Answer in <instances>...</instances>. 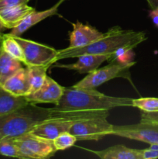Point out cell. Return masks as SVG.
I'll return each mask as SVG.
<instances>
[{
	"label": "cell",
	"instance_id": "cell-1",
	"mask_svg": "<svg viewBox=\"0 0 158 159\" xmlns=\"http://www.w3.org/2000/svg\"><path fill=\"white\" fill-rule=\"evenodd\" d=\"M133 99L110 96L94 89L65 88L57 107L66 109L74 120L102 116L105 111L116 107H132Z\"/></svg>",
	"mask_w": 158,
	"mask_h": 159
},
{
	"label": "cell",
	"instance_id": "cell-2",
	"mask_svg": "<svg viewBox=\"0 0 158 159\" xmlns=\"http://www.w3.org/2000/svg\"><path fill=\"white\" fill-rule=\"evenodd\" d=\"M147 39V35L142 31L123 30L119 26H114L105 33L101 38L88 46L59 50L54 62L77 57L82 54H112L113 57L121 55L133 50Z\"/></svg>",
	"mask_w": 158,
	"mask_h": 159
},
{
	"label": "cell",
	"instance_id": "cell-3",
	"mask_svg": "<svg viewBox=\"0 0 158 159\" xmlns=\"http://www.w3.org/2000/svg\"><path fill=\"white\" fill-rule=\"evenodd\" d=\"M49 119H56L50 108H41L29 102L23 108L0 115V139L16 138L30 132L37 124Z\"/></svg>",
	"mask_w": 158,
	"mask_h": 159
},
{
	"label": "cell",
	"instance_id": "cell-4",
	"mask_svg": "<svg viewBox=\"0 0 158 159\" xmlns=\"http://www.w3.org/2000/svg\"><path fill=\"white\" fill-rule=\"evenodd\" d=\"M21 159H47L57 152L52 140L28 132L15 138Z\"/></svg>",
	"mask_w": 158,
	"mask_h": 159
},
{
	"label": "cell",
	"instance_id": "cell-5",
	"mask_svg": "<svg viewBox=\"0 0 158 159\" xmlns=\"http://www.w3.org/2000/svg\"><path fill=\"white\" fill-rule=\"evenodd\" d=\"M136 64L132 62L112 61L109 65L88 73L80 82L73 85L74 88L94 89L105 82L116 78H124L131 82L129 69Z\"/></svg>",
	"mask_w": 158,
	"mask_h": 159
},
{
	"label": "cell",
	"instance_id": "cell-6",
	"mask_svg": "<svg viewBox=\"0 0 158 159\" xmlns=\"http://www.w3.org/2000/svg\"><path fill=\"white\" fill-rule=\"evenodd\" d=\"M107 117H92L74 121L69 132L77 141H99L108 135H112V124Z\"/></svg>",
	"mask_w": 158,
	"mask_h": 159
},
{
	"label": "cell",
	"instance_id": "cell-7",
	"mask_svg": "<svg viewBox=\"0 0 158 159\" xmlns=\"http://www.w3.org/2000/svg\"><path fill=\"white\" fill-rule=\"evenodd\" d=\"M23 51L25 57L24 65L26 66H51L54 63L57 51L51 47L22 38L15 37Z\"/></svg>",
	"mask_w": 158,
	"mask_h": 159
},
{
	"label": "cell",
	"instance_id": "cell-8",
	"mask_svg": "<svg viewBox=\"0 0 158 159\" xmlns=\"http://www.w3.org/2000/svg\"><path fill=\"white\" fill-rule=\"evenodd\" d=\"M112 135L142 141L150 144H158V124L140 122L130 125H113Z\"/></svg>",
	"mask_w": 158,
	"mask_h": 159
},
{
	"label": "cell",
	"instance_id": "cell-9",
	"mask_svg": "<svg viewBox=\"0 0 158 159\" xmlns=\"http://www.w3.org/2000/svg\"><path fill=\"white\" fill-rule=\"evenodd\" d=\"M64 90L65 87L61 86L50 77L46 76L43 85L34 93L28 94L25 98L32 103H53L57 106Z\"/></svg>",
	"mask_w": 158,
	"mask_h": 159
},
{
	"label": "cell",
	"instance_id": "cell-10",
	"mask_svg": "<svg viewBox=\"0 0 158 159\" xmlns=\"http://www.w3.org/2000/svg\"><path fill=\"white\" fill-rule=\"evenodd\" d=\"M72 31L70 33V45L68 48H78L88 46L104 35L93 26L83 24L81 22L72 23Z\"/></svg>",
	"mask_w": 158,
	"mask_h": 159
},
{
	"label": "cell",
	"instance_id": "cell-11",
	"mask_svg": "<svg viewBox=\"0 0 158 159\" xmlns=\"http://www.w3.org/2000/svg\"><path fill=\"white\" fill-rule=\"evenodd\" d=\"M74 120L56 118L49 119L37 124L30 132L42 138L54 141L58 135L64 132H69L70 128L74 123Z\"/></svg>",
	"mask_w": 158,
	"mask_h": 159
},
{
	"label": "cell",
	"instance_id": "cell-12",
	"mask_svg": "<svg viewBox=\"0 0 158 159\" xmlns=\"http://www.w3.org/2000/svg\"><path fill=\"white\" fill-rule=\"evenodd\" d=\"M112 54H82L77 57V61L68 65H54L55 68L74 70L81 74L91 73L99 68L103 62L112 58Z\"/></svg>",
	"mask_w": 158,
	"mask_h": 159
},
{
	"label": "cell",
	"instance_id": "cell-13",
	"mask_svg": "<svg viewBox=\"0 0 158 159\" xmlns=\"http://www.w3.org/2000/svg\"><path fill=\"white\" fill-rule=\"evenodd\" d=\"M61 3L62 2L60 0L54 6H52L50 9H46V10L36 11V9H34V10L31 11L22 20V21L18 25L12 28L11 32L8 34L13 37H20L23 33L26 32L27 30L33 26L34 25L37 24L42 20H45L48 17L57 14L59 6H60Z\"/></svg>",
	"mask_w": 158,
	"mask_h": 159
},
{
	"label": "cell",
	"instance_id": "cell-14",
	"mask_svg": "<svg viewBox=\"0 0 158 159\" xmlns=\"http://www.w3.org/2000/svg\"><path fill=\"white\" fill-rule=\"evenodd\" d=\"M2 87L15 96H26L30 92L27 69L22 67L3 83Z\"/></svg>",
	"mask_w": 158,
	"mask_h": 159
},
{
	"label": "cell",
	"instance_id": "cell-15",
	"mask_svg": "<svg viewBox=\"0 0 158 159\" xmlns=\"http://www.w3.org/2000/svg\"><path fill=\"white\" fill-rule=\"evenodd\" d=\"M34 9V8L29 6L27 3L1 9L0 20L6 26V29L12 30L16 25H18L29 12Z\"/></svg>",
	"mask_w": 158,
	"mask_h": 159
},
{
	"label": "cell",
	"instance_id": "cell-16",
	"mask_svg": "<svg viewBox=\"0 0 158 159\" xmlns=\"http://www.w3.org/2000/svg\"><path fill=\"white\" fill-rule=\"evenodd\" d=\"M88 151L102 159H142L140 150L129 148L122 144L112 146L102 151Z\"/></svg>",
	"mask_w": 158,
	"mask_h": 159
},
{
	"label": "cell",
	"instance_id": "cell-17",
	"mask_svg": "<svg viewBox=\"0 0 158 159\" xmlns=\"http://www.w3.org/2000/svg\"><path fill=\"white\" fill-rule=\"evenodd\" d=\"M29 103L24 96H14L0 85V115L13 112Z\"/></svg>",
	"mask_w": 158,
	"mask_h": 159
},
{
	"label": "cell",
	"instance_id": "cell-18",
	"mask_svg": "<svg viewBox=\"0 0 158 159\" xmlns=\"http://www.w3.org/2000/svg\"><path fill=\"white\" fill-rule=\"evenodd\" d=\"M22 62L2 51L0 54V85L22 68Z\"/></svg>",
	"mask_w": 158,
	"mask_h": 159
},
{
	"label": "cell",
	"instance_id": "cell-19",
	"mask_svg": "<svg viewBox=\"0 0 158 159\" xmlns=\"http://www.w3.org/2000/svg\"><path fill=\"white\" fill-rule=\"evenodd\" d=\"M50 67L48 65L43 66H26L29 83L30 92L29 94L38 90L44 83L46 76V71Z\"/></svg>",
	"mask_w": 158,
	"mask_h": 159
},
{
	"label": "cell",
	"instance_id": "cell-20",
	"mask_svg": "<svg viewBox=\"0 0 158 159\" xmlns=\"http://www.w3.org/2000/svg\"><path fill=\"white\" fill-rule=\"evenodd\" d=\"M2 51L7 53L9 55L13 58L20 61L22 63H25V57L22 47L18 43L15 37L9 35V34H3L2 43Z\"/></svg>",
	"mask_w": 158,
	"mask_h": 159
},
{
	"label": "cell",
	"instance_id": "cell-21",
	"mask_svg": "<svg viewBox=\"0 0 158 159\" xmlns=\"http://www.w3.org/2000/svg\"><path fill=\"white\" fill-rule=\"evenodd\" d=\"M0 155L20 158L15 138H3L0 139Z\"/></svg>",
	"mask_w": 158,
	"mask_h": 159
},
{
	"label": "cell",
	"instance_id": "cell-22",
	"mask_svg": "<svg viewBox=\"0 0 158 159\" xmlns=\"http://www.w3.org/2000/svg\"><path fill=\"white\" fill-rule=\"evenodd\" d=\"M132 107L144 112L158 111V98L141 97L139 99H133Z\"/></svg>",
	"mask_w": 158,
	"mask_h": 159
},
{
	"label": "cell",
	"instance_id": "cell-23",
	"mask_svg": "<svg viewBox=\"0 0 158 159\" xmlns=\"http://www.w3.org/2000/svg\"><path fill=\"white\" fill-rule=\"evenodd\" d=\"M77 138L70 132H64L60 134L53 141L54 145L57 151L65 150L73 147L77 141Z\"/></svg>",
	"mask_w": 158,
	"mask_h": 159
},
{
	"label": "cell",
	"instance_id": "cell-24",
	"mask_svg": "<svg viewBox=\"0 0 158 159\" xmlns=\"http://www.w3.org/2000/svg\"><path fill=\"white\" fill-rule=\"evenodd\" d=\"M142 122H153L158 124V111L144 112L141 113V120Z\"/></svg>",
	"mask_w": 158,
	"mask_h": 159
},
{
	"label": "cell",
	"instance_id": "cell-25",
	"mask_svg": "<svg viewBox=\"0 0 158 159\" xmlns=\"http://www.w3.org/2000/svg\"><path fill=\"white\" fill-rule=\"evenodd\" d=\"M29 0H0V10L17 5L28 3Z\"/></svg>",
	"mask_w": 158,
	"mask_h": 159
},
{
	"label": "cell",
	"instance_id": "cell-26",
	"mask_svg": "<svg viewBox=\"0 0 158 159\" xmlns=\"http://www.w3.org/2000/svg\"><path fill=\"white\" fill-rule=\"evenodd\" d=\"M141 152V157L142 159H155L158 158V150L151 149L150 148L146 149H142Z\"/></svg>",
	"mask_w": 158,
	"mask_h": 159
},
{
	"label": "cell",
	"instance_id": "cell-27",
	"mask_svg": "<svg viewBox=\"0 0 158 159\" xmlns=\"http://www.w3.org/2000/svg\"><path fill=\"white\" fill-rule=\"evenodd\" d=\"M150 17L151 18L153 24L158 27V7L151 9L150 12Z\"/></svg>",
	"mask_w": 158,
	"mask_h": 159
},
{
	"label": "cell",
	"instance_id": "cell-28",
	"mask_svg": "<svg viewBox=\"0 0 158 159\" xmlns=\"http://www.w3.org/2000/svg\"><path fill=\"white\" fill-rule=\"evenodd\" d=\"M147 2L151 9L158 7V0H147Z\"/></svg>",
	"mask_w": 158,
	"mask_h": 159
},
{
	"label": "cell",
	"instance_id": "cell-29",
	"mask_svg": "<svg viewBox=\"0 0 158 159\" xmlns=\"http://www.w3.org/2000/svg\"><path fill=\"white\" fill-rule=\"evenodd\" d=\"M2 39H3V34L2 32H0V54H1L2 48Z\"/></svg>",
	"mask_w": 158,
	"mask_h": 159
},
{
	"label": "cell",
	"instance_id": "cell-30",
	"mask_svg": "<svg viewBox=\"0 0 158 159\" xmlns=\"http://www.w3.org/2000/svg\"><path fill=\"white\" fill-rule=\"evenodd\" d=\"M5 30H7V29H6V26H5L4 25H3V23H2L1 20H0V32H2V31Z\"/></svg>",
	"mask_w": 158,
	"mask_h": 159
},
{
	"label": "cell",
	"instance_id": "cell-31",
	"mask_svg": "<svg viewBox=\"0 0 158 159\" xmlns=\"http://www.w3.org/2000/svg\"><path fill=\"white\" fill-rule=\"evenodd\" d=\"M60 1H61V2H64V1H65V0H60Z\"/></svg>",
	"mask_w": 158,
	"mask_h": 159
}]
</instances>
